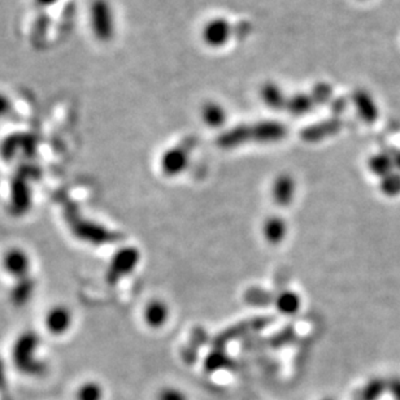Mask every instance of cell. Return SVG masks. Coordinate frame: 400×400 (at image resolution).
<instances>
[{
    "label": "cell",
    "instance_id": "cell-1",
    "mask_svg": "<svg viewBox=\"0 0 400 400\" xmlns=\"http://www.w3.org/2000/svg\"><path fill=\"white\" fill-rule=\"evenodd\" d=\"M38 350L39 338L37 334H21L12 349V361L17 370L26 375H42L46 372V364L38 356Z\"/></svg>",
    "mask_w": 400,
    "mask_h": 400
},
{
    "label": "cell",
    "instance_id": "cell-2",
    "mask_svg": "<svg viewBox=\"0 0 400 400\" xmlns=\"http://www.w3.org/2000/svg\"><path fill=\"white\" fill-rule=\"evenodd\" d=\"M89 26L98 42L109 43L115 38L116 16L109 0H92L89 6Z\"/></svg>",
    "mask_w": 400,
    "mask_h": 400
},
{
    "label": "cell",
    "instance_id": "cell-3",
    "mask_svg": "<svg viewBox=\"0 0 400 400\" xmlns=\"http://www.w3.org/2000/svg\"><path fill=\"white\" fill-rule=\"evenodd\" d=\"M1 267L4 272L15 278L16 281L25 278L27 275H32V260L27 255V252L18 247L9 249L4 252L1 258Z\"/></svg>",
    "mask_w": 400,
    "mask_h": 400
},
{
    "label": "cell",
    "instance_id": "cell-4",
    "mask_svg": "<svg viewBox=\"0 0 400 400\" xmlns=\"http://www.w3.org/2000/svg\"><path fill=\"white\" fill-rule=\"evenodd\" d=\"M232 35V25L225 18L217 17L209 20L203 29V39L209 47H223L227 43Z\"/></svg>",
    "mask_w": 400,
    "mask_h": 400
},
{
    "label": "cell",
    "instance_id": "cell-5",
    "mask_svg": "<svg viewBox=\"0 0 400 400\" xmlns=\"http://www.w3.org/2000/svg\"><path fill=\"white\" fill-rule=\"evenodd\" d=\"M73 324L72 311L67 306H55L47 312L44 317V325L54 335H63L68 333Z\"/></svg>",
    "mask_w": 400,
    "mask_h": 400
},
{
    "label": "cell",
    "instance_id": "cell-6",
    "mask_svg": "<svg viewBox=\"0 0 400 400\" xmlns=\"http://www.w3.org/2000/svg\"><path fill=\"white\" fill-rule=\"evenodd\" d=\"M138 261V252L133 249H124L117 252L115 258H112L107 278L111 282H115L121 275H125L130 270H133Z\"/></svg>",
    "mask_w": 400,
    "mask_h": 400
},
{
    "label": "cell",
    "instance_id": "cell-7",
    "mask_svg": "<svg viewBox=\"0 0 400 400\" xmlns=\"http://www.w3.org/2000/svg\"><path fill=\"white\" fill-rule=\"evenodd\" d=\"M11 204L13 215H24L32 204V189L27 180L16 177L11 185Z\"/></svg>",
    "mask_w": 400,
    "mask_h": 400
},
{
    "label": "cell",
    "instance_id": "cell-8",
    "mask_svg": "<svg viewBox=\"0 0 400 400\" xmlns=\"http://www.w3.org/2000/svg\"><path fill=\"white\" fill-rule=\"evenodd\" d=\"M358 116L365 124H375L380 117V109L370 92L358 89L352 96Z\"/></svg>",
    "mask_w": 400,
    "mask_h": 400
},
{
    "label": "cell",
    "instance_id": "cell-9",
    "mask_svg": "<svg viewBox=\"0 0 400 400\" xmlns=\"http://www.w3.org/2000/svg\"><path fill=\"white\" fill-rule=\"evenodd\" d=\"M37 289V281L33 275H27L16 281L9 292V299L15 307H24L32 298Z\"/></svg>",
    "mask_w": 400,
    "mask_h": 400
},
{
    "label": "cell",
    "instance_id": "cell-10",
    "mask_svg": "<svg viewBox=\"0 0 400 400\" xmlns=\"http://www.w3.org/2000/svg\"><path fill=\"white\" fill-rule=\"evenodd\" d=\"M168 317H169V308L163 300H151L143 311L144 323L152 329H158L164 325L168 321Z\"/></svg>",
    "mask_w": 400,
    "mask_h": 400
},
{
    "label": "cell",
    "instance_id": "cell-11",
    "mask_svg": "<svg viewBox=\"0 0 400 400\" xmlns=\"http://www.w3.org/2000/svg\"><path fill=\"white\" fill-rule=\"evenodd\" d=\"M368 169L380 180L395 170L394 160L390 152H377L368 160Z\"/></svg>",
    "mask_w": 400,
    "mask_h": 400
},
{
    "label": "cell",
    "instance_id": "cell-12",
    "mask_svg": "<svg viewBox=\"0 0 400 400\" xmlns=\"http://www.w3.org/2000/svg\"><path fill=\"white\" fill-rule=\"evenodd\" d=\"M187 164V158L185 152L180 149H172L168 151L161 158L163 172L168 175H175L181 173Z\"/></svg>",
    "mask_w": 400,
    "mask_h": 400
},
{
    "label": "cell",
    "instance_id": "cell-13",
    "mask_svg": "<svg viewBox=\"0 0 400 400\" xmlns=\"http://www.w3.org/2000/svg\"><path fill=\"white\" fill-rule=\"evenodd\" d=\"M287 233V225L281 217H269L263 226V234L268 242L278 244L282 242Z\"/></svg>",
    "mask_w": 400,
    "mask_h": 400
},
{
    "label": "cell",
    "instance_id": "cell-14",
    "mask_svg": "<svg viewBox=\"0 0 400 400\" xmlns=\"http://www.w3.org/2000/svg\"><path fill=\"white\" fill-rule=\"evenodd\" d=\"M272 195L277 204L287 206L294 196V181L289 175L278 177L273 184Z\"/></svg>",
    "mask_w": 400,
    "mask_h": 400
},
{
    "label": "cell",
    "instance_id": "cell-15",
    "mask_svg": "<svg viewBox=\"0 0 400 400\" xmlns=\"http://www.w3.org/2000/svg\"><path fill=\"white\" fill-rule=\"evenodd\" d=\"M386 392L387 380L382 377H375L360 392H356L354 400H380Z\"/></svg>",
    "mask_w": 400,
    "mask_h": 400
},
{
    "label": "cell",
    "instance_id": "cell-16",
    "mask_svg": "<svg viewBox=\"0 0 400 400\" xmlns=\"http://www.w3.org/2000/svg\"><path fill=\"white\" fill-rule=\"evenodd\" d=\"M201 118L209 127H220L226 123V111L215 101H209L201 108Z\"/></svg>",
    "mask_w": 400,
    "mask_h": 400
},
{
    "label": "cell",
    "instance_id": "cell-17",
    "mask_svg": "<svg viewBox=\"0 0 400 400\" xmlns=\"http://www.w3.org/2000/svg\"><path fill=\"white\" fill-rule=\"evenodd\" d=\"M261 99L272 109L286 107L287 100L285 99L284 92L275 84H265L261 89Z\"/></svg>",
    "mask_w": 400,
    "mask_h": 400
},
{
    "label": "cell",
    "instance_id": "cell-18",
    "mask_svg": "<svg viewBox=\"0 0 400 400\" xmlns=\"http://www.w3.org/2000/svg\"><path fill=\"white\" fill-rule=\"evenodd\" d=\"M254 134L256 135L260 142H275L284 137V127L275 123H263L254 129Z\"/></svg>",
    "mask_w": 400,
    "mask_h": 400
},
{
    "label": "cell",
    "instance_id": "cell-19",
    "mask_svg": "<svg viewBox=\"0 0 400 400\" xmlns=\"http://www.w3.org/2000/svg\"><path fill=\"white\" fill-rule=\"evenodd\" d=\"M103 386L96 381H85L75 389V400H103Z\"/></svg>",
    "mask_w": 400,
    "mask_h": 400
},
{
    "label": "cell",
    "instance_id": "cell-20",
    "mask_svg": "<svg viewBox=\"0 0 400 400\" xmlns=\"http://www.w3.org/2000/svg\"><path fill=\"white\" fill-rule=\"evenodd\" d=\"M277 308L284 315H294L300 308V299L296 292H285L277 298Z\"/></svg>",
    "mask_w": 400,
    "mask_h": 400
},
{
    "label": "cell",
    "instance_id": "cell-21",
    "mask_svg": "<svg viewBox=\"0 0 400 400\" xmlns=\"http://www.w3.org/2000/svg\"><path fill=\"white\" fill-rule=\"evenodd\" d=\"M380 192L387 198L400 196V172L394 170L390 175L380 180Z\"/></svg>",
    "mask_w": 400,
    "mask_h": 400
},
{
    "label": "cell",
    "instance_id": "cell-22",
    "mask_svg": "<svg viewBox=\"0 0 400 400\" xmlns=\"http://www.w3.org/2000/svg\"><path fill=\"white\" fill-rule=\"evenodd\" d=\"M312 99L311 96H307V95H296L294 96L292 99L287 100V104L286 107L287 109H290L292 113L295 115H303V113H307L308 111L312 108Z\"/></svg>",
    "mask_w": 400,
    "mask_h": 400
},
{
    "label": "cell",
    "instance_id": "cell-23",
    "mask_svg": "<svg viewBox=\"0 0 400 400\" xmlns=\"http://www.w3.org/2000/svg\"><path fill=\"white\" fill-rule=\"evenodd\" d=\"M226 365H227V358L221 354H215L206 360V370L211 373L216 372L218 369H223Z\"/></svg>",
    "mask_w": 400,
    "mask_h": 400
},
{
    "label": "cell",
    "instance_id": "cell-24",
    "mask_svg": "<svg viewBox=\"0 0 400 400\" xmlns=\"http://www.w3.org/2000/svg\"><path fill=\"white\" fill-rule=\"evenodd\" d=\"M158 400H189L186 394L175 387H164L158 394Z\"/></svg>",
    "mask_w": 400,
    "mask_h": 400
},
{
    "label": "cell",
    "instance_id": "cell-25",
    "mask_svg": "<svg viewBox=\"0 0 400 400\" xmlns=\"http://www.w3.org/2000/svg\"><path fill=\"white\" fill-rule=\"evenodd\" d=\"M13 109V101L6 92H0V118L8 116Z\"/></svg>",
    "mask_w": 400,
    "mask_h": 400
},
{
    "label": "cell",
    "instance_id": "cell-26",
    "mask_svg": "<svg viewBox=\"0 0 400 400\" xmlns=\"http://www.w3.org/2000/svg\"><path fill=\"white\" fill-rule=\"evenodd\" d=\"M387 392H390L394 400H400V377L392 375L387 380Z\"/></svg>",
    "mask_w": 400,
    "mask_h": 400
},
{
    "label": "cell",
    "instance_id": "cell-27",
    "mask_svg": "<svg viewBox=\"0 0 400 400\" xmlns=\"http://www.w3.org/2000/svg\"><path fill=\"white\" fill-rule=\"evenodd\" d=\"M33 1L41 8H51L56 6L60 0H33Z\"/></svg>",
    "mask_w": 400,
    "mask_h": 400
},
{
    "label": "cell",
    "instance_id": "cell-28",
    "mask_svg": "<svg viewBox=\"0 0 400 400\" xmlns=\"http://www.w3.org/2000/svg\"><path fill=\"white\" fill-rule=\"evenodd\" d=\"M390 154H392V160H394L395 170L400 172V150H396L395 152H390Z\"/></svg>",
    "mask_w": 400,
    "mask_h": 400
},
{
    "label": "cell",
    "instance_id": "cell-29",
    "mask_svg": "<svg viewBox=\"0 0 400 400\" xmlns=\"http://www.w3.org/2000/svg\"><path fill=\"white\" fill-rule=\"evenodd\" d=\"M4 378H6V375H4V368H3V363H1V360H0V384L4 381Z\"/></svg>",
    "mask_w": 400,
    "mask_h": 400
},
{
    "label": "cell",
    "instance_id": "cell-30",
    "mask_svg": "<svg viewBox=\"0 0 400 400\" xmlns=\"http://www.w3.org/2000/svg\"><path fill=\"white\" fill-rule=\"evenodd\" d=\"M323 400H334V399H332V398H325V399H323Z\"/></svg>",
    "mask_w": 400,
    "mask_h": 400
},
{
    "label": "cell",
    "instance_id": "cell-31",
    "mask_svg": "<svg viewBox=\"0 0 400 400\" xmlns=\"http://www.w3.org/2000/svg\"><path fill=\"white\" fill-rule=\"evenodd\" d=\"M360 1H367V0H360Z\"/></svg>",
    "mask_w": 400,
    "mask_h": 400
}]
</instances>
